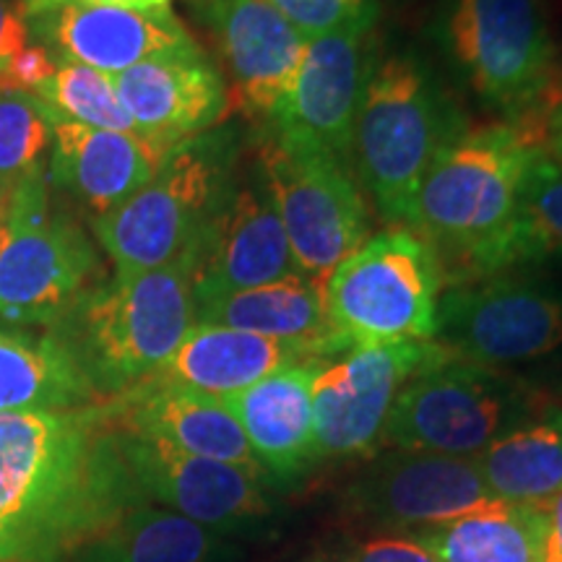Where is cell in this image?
Masks as SVG:
<instances>
[{"label":"cell","mask_w":562,"mask_h":562,"mask_svg":"<svg viewBox=\"0 0 562 562\" xmlns=\"http://www.w3.org/2000/svg\"><path fill=\"white\" fill-rule=\"evenodd\" d=\"M140 505L104 402L0 414V562H68Z\"/></svg>","instance_id":"1"},{"label":"cell","mask_w":562,"mask_h":562,"mask_svg":"<svg viewBox=\"0 0 562 562\" xmlns=\"http://www.w3.org/2000/svg\"><path fill=\"white\" fill-rule=\"evenodd\" d=\"M250 144L240 121H224L161 157L136 195L89 224L115 271L182 263L199 271L227 214Z\"/></svg>","instance_id":"2"},{"label":"cell","mask_w":562,"mask_h":562,"mask_svg":"<svg viewBox=\"0 0 562 562\" xmlns=\"http://www.w3.org/2000/svg\"><path fill=\"white\" fill-rule=\"evenodd\" d=\"M537 146L542 138L526 125H482L461 133L425 172L406 224L432 245L451 284L495 273L518 182Z\"/></svg>","instance_id":"3"},{"label":"cell","mask_w":562,"mask_h":562,"mask_svg":"<svg viewBox=\"0 0 562 562\" xmlns=\"http://www.w3.org/2000/svg\"><path fill=\"white\" fill-rule=\"evenodd\" d=\"M195 326L193 271L182 263L115 271L53 326L102 402L157 375Z\"/></svg>","instance_id":"4"},{"label":"cell","mask_w":562,"mask_h":562,"mask_svg":"<svg viewBox=\"0 0 562 562\" xmlns=\"http://www.w3.org/2000/svg\"><path fill=\"white\" fill-rule=\"evenodd\" d=\"M467 131L459 104L425 60L412 53L378 58L351 136V167L378 214L406 222L435 157Z\"/></svg>","instance_id":"5"},{"label":"cell","mask_w":562,"mask_h":562,"mask_svg":"<svg viewBox=\"0 0 562 562\" xmlns=\"http://www.w3.org/2000/svg\"><path fill=\"white\" fill-rule=\"evenodd\" d=\"M442 281L432 245L409 227H389L323 281L328 326L344 349L432 341Z\"/></svg>","instance_id":"6"},{"label":"cell","mask_w":562,"mask_h":562,"mask_svg":"<svg viewBox=\"0 0 562 562\" xmlns=\"http://www.w3.org/2000/svg\"><path fill=\"white\" fill-rule=\"evenodd\" d=\"M438 37L469 89L513 123H539L558 89L542 0H442Z\"/></svg>","instance_id":"7"},{"label":"cell","mask_w":562,"mask_h":562,"mask_svg":"<svg viewBox=\"0 0 562 562\" xmlns=\"http://www.w3.org/2000/svg\"><path fill=\"white\" fill-rule=\"evenodd\" d=\"M533 412L531 393L516 378L448 357L402 385L381 446L476 459Z\"/></svg>","instance_id":"8"},{"label":"cell","mask_w":562,"mask_h":562,"mask_svg":"<svg viewBox=\"0 0 562 562\" xmlns=\"http://www.w3.org/2000/svg\"><path fill=\"white\" fill-rule=\"evenodd\" d=\"M250 149L261 159L297 269L318 281L368 240L370 214L355 167L315 149H302L250 131Z\"/></svg>","instance_id":"9"},{"label":"cell","mask_w":562,"mask_h":562,"mask_svg":"<svg viewBox=\"0 0 562 562\" xmlns=\"http://www.w3.org/2000/svg\"><path fill=\"white\" fill-rule=\"evenodd\" d=\"M108 277L87 222L63 201L34 220H0V321L53 326Z\"/></svg>","instance_id":"10"},{"label":"cell","mask_w":562,"mask_h":562,"mask_svg":"<svg viewBox=\"0 0 562 562\" xmlns=\"http://www.w3.org/2000/svg\"><path fill=\"white\" fill-rule=\"evenodd\" d=\"M432 341L484 368L537 360L562 347V294L508 273L451 284Z\"/></svg>","instance_id":"11"},{"label":"cell","mask_w":562,"mask_h":562,"mask_svg":"<svg viewBox=\"0 0 562 562\" xmlns=\"http://www.w3.org/2000/svg\"><path fill=\"white\" fill-rule=\"evenodd\" d=\"M453 357L438 341L347 349L318 362L313 381L315 456L349 459L375 451L402 385Z\"/></svg>","instance_id":"12"},{"label":"cell","mask_w":562,"mask_h":562,"mask_svg":"<svg viewBox=\"0 0 562 562\" xmlns=\"http://www.w3.org/2000/svg\"><path fill=\"white\" fill-rule=\"evenodd\" d=\"M378 13L307 40L294 83L273 112L256 128L302 149H315L351 165L357 110L378 58Z\"/></svg>","instance_id":"13"},{"label":"cell","mask_w":562,"mask_h":562,"mask_svg":"<svg viewBox=\"0 0 562 562\" xmlns=\"http://www.w3.org/2000/svg\"><path fill=\"white\" fill-rule=\"evenodd\" d=\"M214 42L245 121L263 125L290 94L307 40L269 0H182Z\"/></svg>","instance_id":"14"},{"label":"cell","mask_w":562,"mask_h":562,"mask_svg":"<svg viewBox=\"0 0 562 562\" xmlns=\"http://www.w3.org/2000/svg\"><path fill=\"white\" fill-rule=\"evenodd\" d=\"M112 422V419H110ZM115 427L117 448L149 505H165L214 531H235L273 513L263 482L229 463L201 459L146 432Z\"/></svg>","instance_id":"15"},{"label":"cell","mask_w":562,"mask_h":562,"mask_svg":"<svg viewBox=\"0 0 562 562\" xmlns=\"http://www.w3.org/2000/svg\"><path fill=\"white\" fill-rule=\"evenodd\" d=\"M136 136L165 157L182 140L227 121L229 83L220 63L195 42L112 76Z\"/></svg>","instance_id":"16"},{"label":"cell","mask_w":562,"mask_h":562,"mask_svg":"<svg viewBox=\"0 0 562 562\" xmlns=\"http://www.w3.org/2000/svg\"><path fill=\"white\" fill-rule=\"evenodd\" d=\"M495 501L476 459L425 451H393L349 484L344 503L375 526H440Z\"/></svg>","instance_id":"17"},{"label":"cell","mask_w":562,"mask_h":562,"mask_svg":"<svg viewBox=\"0 0 562 562\" xmlns=\"http://www.w3.org/2000/svg\"><path fill=\"white\" fill-rule=\"evenodd\" d=\"M24 19L30 42L45 47L55 63H79L108 76L195 45L172 9L128 11L60 3L24 13Z\"/></svg>","instance_id":"18"},{"label":"cell","mask_w":562,"mask_h":562,"mask_svg":"<svg viewBox=\"0 0 562 562\" xmlns=\"http://www.w3.org/2000/svg\"><path fill=\"white\" fill-rule=\"evenodd\" d=\"M302 273L294 261L269 178L256 151H245L227 214L193 279V294L250 290Z\"/></svg>","instance_id":"19"},{"label":"cell","mask_w":562,"mask_h":562,"mask_svg":"<svg viewBox=\"0 0 562 562\" xmlns=\"http://www.w3.org/2000/svg\"><path fill=\"white\" fill-rule=\"evenodd\" d=\"M159 161L161 154L133 133L55 123L45 175L55 199L91 224L136 195Z\"/></svg>","instance_id":"20"},{"label":"cell","mask_w":562,"mask_h":562,"mask_svg":"<svg viewBox=\"0 0 562 562\" xmlns=\"http://www.w3.org/2000/svg\"><path fill=\"white\" fill-rule=\"evenodd\" d=\"M104 406L117 427L154 435L180 451L229 463L269 484V476L250 451L240 422L222 404V398L161 378H149L136 389L108 398Z\"/></svg>","instance_id":"21"},{"label":"cell","mask_w":562,"mask_h":562,"mask_svg":"<svg viewBox=\"0 0 562 562\" xmlns=\"http://www.w3.org/2000/svg\"><path fill=\"white\" fill-rule=\"evenodd\" d=\"M318 362L273 372L250 389L224 396L269 482L297 480L318 461L313 430V381Z\"/></svg>","instance_id":"22"},{"label":"cell","mask_w":562,"mask_h":562,"mask_svg":"<svg viewBox=\"0 0 562 562\" xmlns=\"http://www.w3.org/2000/svg\"><path fill=\"white\" fill-rule=\"evenodd\" d=\"M315 360H326V357L305 344L195 323L178 351L154 378L224 398L250 389L290 364Z\"/></svg>","instance_id":"23"},{"label":"cell","mask_w":562,"mask_h":562,"mask_svg":"<svg viewBox=\"0 0 562 562\" xmlns=\"http://www.w3.org/2000/svg\"><path fill=\"white\" fill-rule=\"evenodd\" d=\"M193 313L195 323L305 344L323 357L347 351L328 326L323 286L305 273L250 290L193 294Z\"/></svg>","instance_id":"24"},{"label":"cell","mask_w":562,"mask_h":562,"mask_svg":"<svg viewBox=\"0 0 562 562\" xmlns=\"http://www.w3.org/2000/svg\"><path fill=\"white\" fill-rule=\"evenodd\" d=\"M68 349L47 328L0 321V414L100 404Z\"/></svg>","instance_id":"25"},{"label":"cell","mask_w":562,"mask_h":562,"mask_svg":"<svg viewBox=\"0 0 562 562\" xmlns=\"http://www.w3.org/2000/svg\"><path fill=\"white\" fill-rule=\"evenodd\" d=\"M544 505L490 501L440 526L419 531L417 542L440 562H542Z\"/></svg>","instance_id":"26"},{"label":"cell","mask_w":562,"mask_h":562,"mask_svg":"<svg viewBox=\"0 0 562 562\" xmlns=\"http://www.w3.org/2000/svg\"><path fill=\"white\" fill-rule=\"evenodd\" d=\"M495 501L544 505L562 492V409H537L476 456Z\"/></svg>","instance_id":"27"},{"label":"cell","mask_w":562,"mask_h":562,"mask_svg":"<svg viewBox=\"0 0 562 562\" xmlns=\"http://www.w3.org/2000/svg\"><path fill=\"white\" fill-rule=\"evenodd\" d=\"M220 531L159 505H140L83 544L68 562H224Z\"/></svg>","instance_id":"28"},{"label":"cell","mask_w":562,"mask_h":562,"mask_svg":"<svg viewBox=\"0 0 562 562\" xmlns=\"http://www.w3.org/2000/svg\"><path fill=\"white\" fill-rule=\"evenodd\" d=\"M547 261H562V161L537 146L518 182L495 273Z\"/></svg>","instance_id":"29"},{"label":"cell","mask_w":562,"mask_h":562,"mask_svg":"<svg viewBox=\"0 0 562 562\" xmlns=\"http://www.w3.org/2000/svg\"><path fill=\"white\" fill-rule=\"evenodd\" d=\"M55 123H79L100 131L133 133L136 125L121 104L112 76L79 63H58L55 74L34 89Z\"/></svg>","instance_id":"30"},{"label":"cell","mask_w":562,"mask_h":562,"mask_svg":"<svg viewBox=\"0 0 562 562\" xmlns=\"http://www.w3.org/2000/svg\"><path fill=\"white\" fill-rule=\"evenodd\" d=\"M53 115L34 91H0V178L13 188L45 167Z\"/></svg>","instance_id":"31"},{"label":"cell","mask_w":562,"mask_h":562,"mask_svg":"<svg viewBox=\"0 0 562 562\" xmlns=\"http://www.w3.org/2000/svg\"><path fill=\"white\" fill-rule=\"evenodd\" d=\"M305 40L378 13L375 0H269Z\"/></svg>","instance_id":"32"},{"label":"cell","mask_w":562,"mask_h":562,"mask_svg":"<svg viewBox=\"0 0 562 562\" xmlns=\"http://www.w3.org/2000/svg\"><path fill=\"white\" fill-rule=\"evenodd\" d=\"M55 63L45 47L30 45L0 66V91H34L55 74Z\"/></svg>","instance_id":"33"},{"label":"cell","mask_w":562,"mask_h":562,"mask_svg":"<svg viewBox=\"0 0 562 562\" xmlns=\"http://www.w3.org/2000/svg\"><path fill=\"white\" fill-rule=\"evenodd\" d=\"M355 562H440L419 542L402 537H378L360 544Z\"/></svg>","instance_id":"34"},{"label":"cell","mask_w":562,"mask_h":562,"mask_svg":"<svg viewBox=\"0 0 562 562\" xmlns=\"http://www.w3.org/2000/svg\"><path fill=\"white\" fill-rule=\"evenodd\" d=\"M30 45L21 0H0V66Z\"/></svg>","instance_id":"35"},{"label":"cell","mask_w":562,"mask_h":562,"mask_svg":"<svg viewBox=\"0 0 562 562\" xmlns=\"http://www.w3.org/2000/svg\"><path fill=\"white\" fill-rule=\"evenodd\" d=\"M60 3H81V5H108V9H128V11H165L172 9V0H21L24 13L50 9Z\"/></svg>","instance_id":"36"},{"label":"cell","mask_w":562,"mask_h":562,"mask_svg":"<svg viewBox=\"0 0 562 562\" xmlns=\"http://www.w3.org/2000/svg\"><path fill=\"white\" fill-rule=\"evenodd\" d=\"M539 131H542V149L562 161V83L539 115Z\"/></svg>","instance_id":"37"},{"label":"cell","mask_w":562,"mask_h":562,"mask_svg":"<svg viewBox=\"0 0 562 562\" xmlns=\"http://www.w3.org/2000/svg\"><path fill=\"white\" fill-rule=\"evenodd\" d=\"M547 531H544V552L542 562H562V492L544 503Z\"/></svg>","instance_id":"38"},{"label":"cell","mask_w":562,"mask_h":562,"mask_svg":"<svg viewBox=\"0 0 562 562\" xmlns=\"http://www.w3.org/2000/svg\"><path fill=\"white\" fill-rule=\"evenodd\" d=\"M11 199V186L0 178V220H3V211H5V203Z\"/></svg>","instance_id":"39"}]
</instances>
